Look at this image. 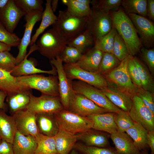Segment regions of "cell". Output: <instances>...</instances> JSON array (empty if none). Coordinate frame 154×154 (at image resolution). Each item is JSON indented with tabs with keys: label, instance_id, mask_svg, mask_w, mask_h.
I'll use <instances>...</instances> for the list:
<instances>
[{
	"label": "cell",
	"instance_id": "6da1fadb",
	"mask_svg": "<svg viewBox=\"0 0 154 154\" xmlns=\"http://www.w3.org/2000/svg\"><path fill=\"white\" fill-rule=\"evenodd\" d=\"M112 25L122 38L132 56L140 51L142 44L131 20L120 7L117 11L109 13Z\"/></svg>",
	"mask_w": 154,
	"mask_h": 154
},
{
	"label": "cell",
	"instance_id": "7a4b0ae2",
	"mask_svg": "<svg viewBox=\"0 0 154 154\" xmlns=\"http://www.w3.org/2000/svg\"><path fill=\"white\" fill-rule=\"evenodd\" d=\"M57 19L52 25L53 28L67 41L70 40L86 30L88 17H79L73 15L66 9L60 10Z\"/></svg>",
	"mask_w": 154,
	"mask_h": 154
},
{
	"label": "cell",
	"instance_id": "3957f363",
	"mask_svg": "<svg viewBox=\"0 0 154 154\" xmlns=\"http://www.w3.org/2000/svg\"><path fill=\"white\" fill-rule=\"evenodd\" d=\"M36 45L40 54L50 60L60 56L67 45V41L52 28L42 34Z\"/></svg>",
	"mask_w": 154,
	"mask_h": 154
},
{
	"label": "cell",
	"instance_id": "277c9868",
	"mask_svg": "<svg viewBox=\"0 0 154 154\" xmlns=\"http://www.w3.org/2000/svg\"><path fill=\"white\" fill-rule=\"evenodd\" d=\"M59 129L76 134L92 129L93 122L83 116L63 109L54 114Z\"/></svg>",
	"mask_w": 154,
	"mask_h": 154
},
{
	"label": "cell",
	"instance_id": "5b68a950",
	"mask_svg": "<svg viewBox=\"0 0 154 154\" xmlns=\"http://www.w3.org/2000/svg\"><path fill=\"white\" fill-rule=\"evenodd\" d=\"M127 56L121 61L117 66L103 76L108 85L133 97L136 95L138 88L132 82L128 72Z\"/></svg>",
	"mask_w": 154,
	"mask_h": 154
},
{
	"label": "cell",
	"instance_id": "8992f818",
	"mask_svg": "<svg viewBox=\"0 0 154 154\" xmlns=\"http://www.w3.org/2000/svg\"><path fill=\"white\" fill-rule=\"evenodd\" d=\"M22 85L40 91L42 94L59 96L57 75L45 76L38 74L16 77Z\"/></svg>",
	"mask_w": 154,
	"mask_h": 154
},
{
	"label": "cell",
	"instance_id": "52a82bcc",
	"mask_svg": "<svg viewBox=\"0 0 154 154\" xmlns=\"http://www.w3.org/2000/svg\"><path fill=\"white\" fill-rule=\"evenodd\" d=\"M72 85L75 93L84 96L109 112L117 113L119 111L120 109L114 104L101 90L79 80L72 81Z\"/></svg>",
	"mask_w": 154,
	"mask_h": 154
},
{
	"label": "cell",
	"instance_id": "ba28073f",
	"mask_svg": "<svg viewBox=\"0 0 154 154\" xmlns=\"http://www.w3.org/2000/svg\"><path fill=\"white\" fill-rule=\"evenodd\" d=\"M63 67L67 77L71 80L77 79L101 90L108 86L107 82L103 76L98 73L85 70L76 63H65Z\"/></svg>",
	"mask_w": 154,
	"mask_h": 154
},
{
	"label": "cell",
	"instance_id": "9c48e42d",
	"mask_svg": "<svg viewBox=\"0 0 154 154\" xmlns=\"http://www.w3.org/2000/svg\"><path fill=\"white\" fill-rule=\"evenodd\" d=\"M27 109L35 114H54L63 109L59 96L42 94L36 97L32 94Z\"/></svg>",
	"mask_w": 154,
	"mask_h": 154
},
{
	"label": "cell",
	"instance_id": "30bf717a",
	"mask_svg": "<svg viewBox=\"0 0 154 154\" xmlns=\"http://www.w3.org/2000/svg\"><path fill=\"white\" fill-rule=\"evenodd\" d=\"M91 9L87 29L93 37L95 42L110 32L112 24L109 13Z\"/></svg>",
	"mask_w": 154,
	"mask_h": 154
},
{
	"label": "cell",
	"instance_id": "8fae6325",
	"mask_svg": "<svg viewBox=\"0 0 154 154\" xmlns=\"http://www.w3.org/2000/svg\"><path fill=\"white\" fill-rule=\"evenodd\" d=\"M50 62L56 69L60 101L64 109L67 110L70 100L75 93L72 88V80L67 77L64 69L63 62L59 56L50 60Z\"/></svg>",
	"mask_w": 154,
	"mask_h": 154
},
{
	"label": "cell",
	"instance_id": "7c38bea8",
	"mask_svg": "<svg viewBox=\"0 0 154 154\" xmlns=\"http://www.w3.org/2000/svg\"><path fill=\"white\" fill-rule=\"evenodd\" d=\"M132 102L128 112L131 118L148 131L154 130V114L137 95L133 97Z\"/></svg>",
	"mask_w": 154,
	"mask_h": 154
},
{
	"label": "cell",
	"instance_id": "4fadbf2b",
	"mask_svg": "<svg viewBox=\"0 0 154 154\" xmlns=\"http://www.w3.org/2000/svg\"><path fill=\"white\" fill-rule=\"evenodd\" d=\"M67 110L86 117L92 114L110 112L98 106L84 96L76 93L70 99Z\"/></svg>",
	"mask_w": 154,
	"mask_h": 154
},
{
	"label": "cell",
	"instance_id": "5bb4252c",
	"mask_svg": "<svg viewBox=\"0 0 154 154\" xmlns=\"http://www.w3.org/2000/svg\"><path fill=\"white\" fill-rule=\"evenodd\" d=\"M128 16L139 36L142 44L147 48L152 46L154 42L153 22L145 17L135 14H129Z\"/></svg>",
	"mask_w": 154,
	"mask_h": 154
},
{
	"label": "cell",
	"instance_id": "9a60e30c",
	"mask_svg": "<svg viewBox=\"0 0 154 154\" xmlns=\"http://www.w3.org/2000/svg\"><path fill=\"white\" fill-rule=\"evenodd\" d=\"M16 130L25 135H30L36 137L40 133L37 126L36 114L25 109L12 115Z\"/></svg>",
	"mask_w": 154,
	"mask_h": 154
},
{
	"label": "cell",
	"instance_id": "2e32d148",
	"mask_svg": "<svg viewBox=\"0 0 154 154\" xmlns=\"http://www.w3.org/2000/svg\"><path fill=\"white\" fill-rule=\"evenodd\" d=\"M26 14L17 5L14 0H9L0 8V21L9 32L13 33L20 19Z\"/></svg>",
	"mask_w": 154,
	"mask_h": 154
},
{
	"label": "cell",
	"instance_id": "e0dca14e",
	"mask_svg": "<svg viewBox=\"0 0 154 154\" xmlns=\"http://www.w3.org/2000/svg\"><path fill=\"white\" fill-rule=\"evenodd\" d=\"M43 12L35 11L27 14L25 16L26 22L24 26L25 28L23 36L18 46L19 52L16 57L17 65L20 63L27 54V49L31 42L33 28L36 23L41 19Z\"/></svg>",
	"mask_w": 154,
	"mask_h": 154
},
{
	"label": "cell",
	"instance_id": "ac0fdd59",
	"mask_svg": "<svg viewBox=\"0 0 154 154\" xmlns=\"http://www.w3.org/2000/svg\"><path fill=\"white\" fill-rule=\"evenodd\" d=\"M29 53L24 59L19 64L16 65L10 72L11 74L14 77L30 75L41 73H46L52 75H57V72L56 68L51 64L52 69L49 70H45L37 68L35 67V62L33 59H27L29 54L32 52L37 50L35 45L32 46Z\"/></svg>",
	"mask_w": 154,
	"mask_h": 154
},
{
	"label": "cell",
	"instance_id": "d6986e66",
	"mask_svg": "<svg viewBox=\"0 0 154 154\" xmlns=\"http://www.w3.org/2000/svg\"><path fill=\"white\" fill-rule=\"evenodd\" d=\"M77 140L86 145L102 148L110 147L109 141L110 134L107 132L90 129L76 134Z\"/></svg>",
	"mask_w": 154,
	"mask_h": 154
},
{
	"label": "cell",
	"instance_id": "ffe728a7",
	"mask_svg": "<svg viewBox=\"0 0 154 154\" xmlns=\"http://www.w3.org/2000/svg\"><path fill=\"white\" fill-rule=\"evenodd\" d=\"M31 90L19 82L10 72L0 68V90L12 96L20 93H31Z\"/></svg>",
	"mask_w": 154,
	"mask_h": 154
},
{
	"label": "cell",
	"instance_id": "44dd1931",
	"mask_svg": "<svg viewBox=\"0 0 154 154\" xmlns=\"http://www.w3.org/2000/svg\"><path fill=\"white\" fill-rule=\"evenodd\" d=\"M101 90L115 106L125 112H129L133 103V97L130 95L109 85Z\"/></svg>",
	"mask_w": 154,
	"mask_h": 154
},
{
	"label": "cell",
	"instance_id": "7402d4cb",
	"mask_svg": "<svg viewBox=\"0 0 154 154\" xmlns=\"http://www.w3.org/2000/svg\"><path fill=\"white\" fill-rule=\"evenodd\" d=\"M114 112L90 115L87 117L93 122L92 129L106 132L110 134L118 132L114 120Z\"/></svg>",
	"mask_w": 154,
	"mask_h": 154
},
{
	"label": "cell",
	"instance_id": "603a6c76",
	"mask_svg": "<svg viewBox=\"0 0 154 154\" xmlns=\"http://www.w3.org/2000/svg\"><path fill=\"white\" fill-rule=\"evenodd\" d=\"M103 52L94 47L85 51L76 63L82 69L91 72L98 73Z\"/></svg>",
	"mask_w": 154,
	"mask_h": 154
},
{
	"label": "cell",
	"instance_id": "cb8c5ba5",
	"mask_svg": "<svg viewBox=\"0 0 154 154\" xmlns=\"http://www.w3.org/2000/svg\"><path fill=\"white\" fill-rule=\"evenodd\" d=\"M12 145L14 154H34L37 143L35 137L24 135L17 130Z\"/></svg>",
	"mask_w": 154,
	"mask_h": 154
},
{
	"label": "cell",
	"instance_id": "d4e9b609",
	"mask_svg": "<svg viewBox=\"0 0 154 154\" xmlns=\"http://www.w3.org/2000/svg\"><path fill=\"white\" fill-rule=\"evenodd\" d=\"M110 137L119 154H139L140 151L125 132H117L110 134Z\"/></svg>",
	"mask_w": 154,
	"mask_h": 154
},
{
	"label": "cell",
	"instance_id": "484cf974",
	"mask_svg": "<svg viewBox=\"0 0 154 154\" xmlns=\"http://www.w3.org/2000/svg\"><path fill=\"white\" fill-rule=\"evenodd\" d=\"M36 118L40 133L50 137L57 134L59 128L54 114H36Z\"/></svg>",
	"mask_w": 154,
	"mask_h": 154
},
{
	"label": "cell",
	"instance_id": "4316f807",
	"mask_svg": "<svg viewBox=\"0 0 154 154\" xmlns=\"http://www.w3.org/2000/svg\"><path fill=\"white\" fill-rule=\"evenodd\" d=\"M54 137L58 154H68L77 140L76 134L60 129Z\"/></svg>",
	"mask_w": 154,
	"mask_h": 154
},
{
	"label": "cell",
	"instance_id": "83f0119b",
	"mask_svg": "<svg viewBox=\"0 0 154 154\" xmlns=\"http://www.w3.org/2000/svg\"><path fill=\"white\" fill-rule=\"evenodd\" d=\"M6 112L0 109V137L12 144L17 130L13 116L7 115Z\"/></svg>",
	"mask_w": 154,
	"mask_h": 154
},
{
	"label": "cell",
	"instance_id": "f1b7e54d",
	"mask_svg": "<svg viewBox=\"0 0 154 154\" xmlns=\"http://www.w3.org/2000/svg\"><path fill=\"white\" fill-rule=\"evenodd\" d=\"M51 0H46L45 9L42 13L41 23L31 38L29 45L31 46L35 44L39 36L48 27L53 25L57 19V17L54 14L51 7Z\"/></svg>",
	"mask_w": 154,
	"mask_h": 154
},
{
	"label": "cell",
	"instance_id": "f546056e",
	"mask_svg": "<svg viewBox=\"0 0 154 154\" xmlns=\"http://www.w3.org/2000/svg\"><path fill=\"white\" fill-rule=\"evenodd\" d=\"M125 132L132 139L134 143L139 151L147 149L148 131L139 124L135 122L133 126L128 129Z\"/></svg>",
	"mask_w": 154,
	"mask_h": 154
},
{
	"label": "cell",
	"instance_id": "4dcf8cb0",
	"mask_svg": "<svg viewBox=\"0 0 154 154\" xmlns=\"http://www.w3.org/2000/svg\"><path fill=\"white\" fill-rule=\"evenodd\" d=\"M31 94L20 93L12 96H7L6 98L7 105L12 115L17 112L27 109Z\"/></svg>",
	"mask_w": 154,
	"mask_h": 154
},
{
	"label": "cell",
	"instance_id": "1f68e13d",
	"mask_svg": "<svg viewBox=\"0 0 154 154\" xmlns=\"http://www.w3.org/2000/svg\"><path fill=\"white\" fill-rule=\"evenodd\" d=\"M35 138L37 147L34 154H58L54 136H48L39 133Z\"/></svg>",
	"mask_w": 154,
	"mask_h": 154
},
{
	"label": "cell",
	"instance_id": "d6a6232c",
	"mask_svg": "<svg viewBox=\"0 0 154 154\" xmlns=\"http://www.w3.org/2000/svg\"><path fill=\"white\" fill-rule=\"evenodd\" d=\"M94 39L87 29L84 31L73 38L67 41V45L73 46L82 54L94 45Z\"/></svg>",
	"mask_w": 154,
	"mask_h": 154
},
{
	"label": "cell",
	"instance_id": "836d02e7",
	"mask_svg": "<svg viewBox=\"0 0 154 154\" xmlns=\"http://www.w3.org/2000/svg\"><path fill=\"white\" fill-rule=\"evenodd\" d=\"M133 59L139 71L142 88L154 93V81L148 68L137 57L133 56Z\"/></svg>",
	"mask_w": 154,
	"mask_h": 154
},
{
	"label": "cell",
	"instance_id": "e575fe53",
	"mask_svg": "<svg viewBox=\"0 0 154 154\" xmlns=\"http://www.w3.org/2000/svg\"><path fill=\"white\" fill-rule=\"evenodd\" d=\"M147 0H122L121 5L128 14L134 13L145 17L147 16Z\"/></svg>",
	"mask_w": 154,
	"mask_h": 154
},
{
	"label": "cell",
	"instance_id": "d590c367",
	"mask_svg": "<svg viewBox=\"0 0 154 154\" xmlns=\"http://www.w3.org/2000/svg\"><path fill=\"white\" fill-rule=\"evenodd\" d=\"M62 3L66 5L68 12L79 17H88L91 11L90 5L81 3L76 0H62Z\"/></svg>",
	"mask_w": 154,
	"mask_h": 154
},
{
	"label": "cell",
	"instance_id": "8d00e7d4",
	"mask_svg": "<svg viewBox=\"0 0 154 154\" xmlns=\"http://www.w3.org/2000/svg\"><path fill=\"white\" fill-rule=\"evenodd\" d=\"M116 31V29L112 25L109 32L95 41L94 48L103 52L113 54V44Z\"/></svg>",
	"mask_w": 154,
	"mask_h": 154
},
{
	"label": "cell",
	"instance_id": "74e56055",
	"mask_svg": "<svg viewBox=\"0 0 154 154\" xmlns=\"http://www.w3.org/2000/svg\"><path fill=\"white\" fill-rule=\"evenodd\" d=\"M120 62L113 54L103 52L98 73L103 76L117 66Z\"/></svg>",
	"mask_w": 154,
	"mask_h": 154
},
{
	"label": "cell",
	"instance_id": "f35d334b",
	"mask_svg": "<svg viewBox=\"0 0 154 154\" xmlns=\"http://www.w3.org/2000/svg\"><path fill=\"white\" fill-rule=\"evenodd\" d=\"M121 1V0H92L90 4L92 8L108 13L110 11H118Z\"/></svg>",
	"mask_w": 154,
	"mask_h": 154
},
{
	"label": "cell",
	"instance_id": "ab89813d",
	"mask_svg": "<svg viewBox=\"0 0 154 154\" xmlns=\"http://www.w3.org/2000/svg\"><path fill=\"white\" fill-rule=\"evenodd\" d=\"M73 149L82 154H119L115 149L112 147L89 146L79 143H76Z\"/></svg>",
	"mask_w": 154,
	"mask_h": 154
},
{
	"label": "cell",
	"instance_id": "60d3db41",
	"mask_svg": "<svg viewBox=\"0 0 154 154\" xmlns=\"http://www.w3.org/2000/svg\"><path fill=\"white\" fill-rule=\"evenodd\" d=\"M114 120L118 129V132H125L133 126L134 121L129 116L128 112L121 109L117 113H114Z\"/></svg>",
	"mask_w": 154,
	"mask_h": 154
},
{
	"label": "cell",
	"instance_id": "b9f144b4",
	"mask_svg": "<svg viewBox=\"0 0 154 154\" xmlns=\"http://www.w3.org/2000/svg\"><path fill=\"white\" fill-rule=\"evenodd\" d=\"M17 5L27 14L37 11H43L41 0H14Z\"/></svg>",
	"mask_w": 154,
	"mask_h": 154
},
{
	"label": "cell",
	"instance_id": "7bdbcfd3",
	"mask_svg": "<svg viewBox=\"0 0 154 154\" xmlns=\"http://www.w3.org/2000/svg\"><path fill=\"white\" fill-rule=\"evenodd\" d=\"M113 52V54L120 62L129 55L124 42L116 31L114 37Z\"/></svg>",
	"mask_w": 154,
	"mask_h": 154
},
{
	"label": "cell",
	"instance_id": "ee69618b",
	"mask_svg": "<svg viewBox=\"0 0 154 154\" xmlns=\"http://www.w3.org/2000/svg\"><path fill=\"white\" fill-rule=\"evenodd\" d=\"M82 54L76 48L67 45L59 56L65 63H75L80 59Z\"/></svg>",
	"mask_w": 154,
	"mask_h": 154
},
{
	"label": "cell",
	"instance_id": "f6af8a7d",
	"mask_svg": "<svg viewBox=\"0 0 154 154\" xmlns=\"http://www.w3.org/2000/svg\"><path fill=\"white\" fill-rule=\"evenodd\" d=\"M21 39L15 34L9 32L0 21V42L4 43L9 46L16 47L19 44Z\"/></svg>",
	"mask_w": 154,
	"mask_h": 154
},
{
	"label": "cell",
	"instance_id": "bcb514c9",
	"mask_svg": "<svg viewBox=\"0 0 154 154\" xmlns=\"http://www.w3.org/2000/svg\"><path fill=\"white\" fill-rule=\"evenodd\" d=\"M17 65L16 60L9 51L0 52V68L11 72Z\"/></svg>",
	"mask_w": 154,
	"mask_h": 154
},
{
	"label": "cell",
	"instance_id": "7dc6e473",
	"mask_svg": "<svg viewBox=\"0 0 154 154\" xmlns=\"http://www.w3.org/2000/svg\"><path fill=\"white\" fill-rule=\"evenodd\" d=\"M127 68L133 83L138 88H142L139 71L133 59V56L129 55L127 56Z\"/></svg>",
	"mask_w": 154,
	"mask_h": 154
},
{
	"label": "cell",
	"instance_id": "c3c4849f",
	"mask_svg": "<svg viewBox=\"0 0 154 154\" xmlns=\"http://www.w3.org/2000/svg\"><path fill=\"white\" fill-rule=\"evenodd\" d=\"M136 95L141 99L144 104L154 114V93L142 88H138Z\"/></svg>",
	"mask_w": 154,
	"mask_h": 154
},
{
	"label": "cell",
	"instance_id": "681fc988",
	"mask_svg": "<svg viewBox=\"0 0 154 154\" xmlns=\"http://www.w3.org/2000/svg\"><path fill=\"white\" fill-rule=\"evenodd\" d=\"M140 51L142 59L146 63L152 74L154 73V49L142 47Z\"/></svg>",
	"mask_w": 154,
	"mask_h": 154
},
{
	"label": "cell",
	"instance_id": "f907efd6",
	"mask_svg": "<svg viewBox=\"0 0 154 154\" xmlns=\"http://www.w3.org/2000/svg\"><path fill=\"white\" fill-rule=\"evenodd\" d=\"M0 154H14L12 144L2 139L0 143Z\"/></svg>",
	"mask_w": 154,
	"mask_h": 154
},
{
	"label": "cell",
	"instance_id": "816d5d0a",
	"mask_svg": "<svg viewBox=\"0 0 154 154\" xmlns=\"http://www.w3.org/2000/svg\"><path fill=\"white\" fill-rule=\"evenodd\" d=\"M147 15L151 21L154 20V0H147Z\"/></svg>",
	"mask_w": 154,
	"mask_h": 154
},
{
	"label": "cell",
	"instance_id": "f5cc1de1",
	"mask_svg": "<svg viewBox=\"0 0 154 154\" xmlns=\"http://www.w3.org/2000/svg\"><path fill=\"white\" fill-rule=\"evenodd\" d=\"M147 143L151 149V154H154V130L148 131Z\"/></svg>",
	"mask_w": 154,
	"mask_h": 154
},
{
	"label": "cell",
	"instance_id": "db71d44e",
	"mask_svg": "<svg viewBox=\"0 0 154 154\" xmlns=\"http://www.w3.org/2000/svg\"><path fill=\"white\" fill-rule=\"evenodd\" d=\"M7 96L4 92L0 90V109H3L6 112L8 108L7 104L5 102V100Z\"/></svg>",
	"mask_w": 154,
	"mask_h": 154
},
{
	"label": "cell",
	"instance_id": "11a10c76",
	"mask_svg": "<svg viewBox=\"0 0 154 154\" xmlns=\"http://www.w3.org/2000/svg\"><path fill=\"white\" fill-rule=\"evenodd\" d=\"M11 47L7 44L0 42V52L8 51L11 50Z\"/></svg>",
	"mask_w": 154,
	"mask_h": 154
},
{
	"label": "cell",
	"instance_id": "9f6ffc18",
	"mask_svg": "<svg viewBox=\"0 0 154 154\" xmlns=\"http://www.w3.org/2000/svg\"><path fill=\"white\" fill-rule=\"evenodd\" d=\"M59 1L58 0H51V6L53 11L54 12L56 10Z\"/></svg>",
	"mask_w": 154,
	"mask_h": 154
},
{
	"label": "cell",
	"instance_id": "6f0895ef",
	"mask_svg": "<svg viewBox=\"0 0 154 154\" xmlns=\"http://www.w3.org/2000/svg\"><path fill=\"white\" fill-rule=\"evenodd\" d=\"M78 2L84 4L90 5L91 0H76Z\"/></svg>",
	"mask_w": 154,
	"mask_h": 154
},
{
	"label": "cell",
	"instance_id": "680465c9",
	"mask_svg": "<svg viewBox=\"0 0 154 154\" xmlns=\"http://www.w3.org/2000/svg\"><path fill=\"white\" fill-rule=\"evenodd\" d=\"M9 0H0V8L4 6Z\"/></svg>",
	"mask_w": 154,
	"mask_h": 154
},
{
	"label": "cell",
	"instance_id": "91938a15",
	"mask_svg": "<svg viewBox=\"0 0 154 154\" xmlns=\"http://www.w3.org/2000/svg\"><path fill=\"white\" fill-rule=\"evenodd\" d=\"M68 154H82L76 150L73 149Z\"/></svg>",
	"mask_w": 154,
	"mask_h": 154
},
{
	"label": "cell",
	"instance_id": "94428289",
	"mask_svg": "<svg viewBox=\"0 0 154 154\" xmlns=\"http://www.w3.org/2000/svg\"><path fill=\"white\" fill-rule=\"evenodd\" d=\"M139 154H149L147 149L140 151Z\"/></svg>",
	"mask_w": 154,
	"mask_h": 154
},
{
	"label": "cell",
	"instance_id": "6125c7cd",
	"mask_svg": "<svg viewBox=\"0 0 154 154\" xmlns=\"http://www.w3.org/2000/svg\"><path fill=\"white\" fill-rule=\"evenodd\" d=\"M1 140H2V139H1V138L0 137V143H1Z\"/></svg>",
	"mask_w": 154,
	"mask_h": 154
}]
</instances>
